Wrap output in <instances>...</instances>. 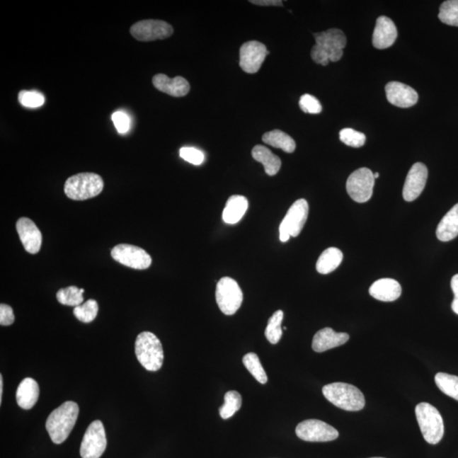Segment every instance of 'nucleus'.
Returning a JSON list of instances; mask_svg holds the SVG:
<instances>
[{
    "instance_id": "nucleus-1",
    "label": "nucleus",
    "mask_w": 458,
    "mask_h": 458,
    "mask_svg": "<svg viewBox=\"0 0 458 458\" xmlns=\"http://www.w3.org/2000/svg\"><path fill=\"white\" fill-rule=\"evenodd\" d=\"M316 45L311 51V59L316 64L327 66L329 62H336L343 57L346 37L340 29L332 28L314 34Z\"/></svg>"
},
{
    "instance_id": "nucleus-2",
    "label": "nucleus",
    "mask_w": 458,
    "mask_h": 458,
    "mask_svg": "<svg viewBox=\"0 0 458 458\" xmlns=\"http://www.w3.org/2000/svg\"><path fill=\"white\" fill-rule=\"evenodd\" d=\"M79 414V405L74 401H66L50 414L46 421V430L55 444L65 442L74 430Z\"/></svg>"
},
{
    "instance_id": "nucleus-3",
    "label": "nucleus",
    "mask_w": 458,
    "mask_h": 458,
    "mask_svg": "<svg viewBox=\"0 0 458 458\" xmlns=\"http://www.w3.org/2000/svg\"><path fill=\"white\" fill-rule=\"evenodd\" d=\"M325 398L337 408L357 412L365 406V397L360 389L353 384L346 383H333L323 388Z\"/></svg>"
},
{
    "instance_id": "nucleus-4",
    "label": "nucleus",
    "mask_w": 458,
    "mask_h": 458,
    "mask_svg": "<svg viewBox=\"0 0 458 458\" xmlns=\"http://www.w3.org/2000/svg\"><path fill=\"white\" fill-rule=\"evenodd\" d=\"M137 359L149 372L160 370L164 365V353L161 341L151 332H142L135 341Z\"/></svg>"
},
{
    "instance_id": "nucleus-5",
    "label": "nucleus",
    "mask_w": 458,
    "mask_h": 458,
    "mask_svg": "<svg viewBox=\"0 0 458 458\" xmlns=\"http://www.w3.org/2000/svg\"><path fill=\"white\" fill-rule=\"evenodd\" d=\"M104 188V181L100 175L83 173L68 178L64 191L74 200H85L93 198L101 194Z\"/></svg>"
},
{
    "instance_id": "nucleus-6",
    "label": "nucleus",
    "mask_w": 458,
    "mask_h": 458,
    "mask_svg": "<svg viewBox=\"0 0 458 458\" xmlns=\"http://www.w3.org/2000/svg\"><path fill=\"white\" fill-rule=\"evenodd\" d=\"M415 413L423 438L431 445L438 444L444 435V423L439 411L427 402H422L417 405Z\"/></svg>"
},
{
    "instance_id": "nucleus-7",
    "label": "nucleus",
    "mask_w": 458,
    "mask_h": 458,
    "mask_svg": "<svg viewBox=\"0 0 458 458\" xmlns=\"http://www.w3.org/2000/svg\"><path fill=\"white\" fill-rule=\"evenodd\" d=\"M243 299L242 290L233 278L222 277L217 282L216 299L222 314L228 316L236 314L242 305Z\"/></svg>"
},
{
    "instance_id": "nucleus-8",
    "label": "nucleus",
    "mask_w": 458,
    "mask_h": 458,
    "mask_svg": "<svg viewBox=\"0 0 458 458\" xmlns=\"http://www.w3.org/2000/svg\"><path fill=\"white\" fill-rule=\"evenodd\" d=\"M309 205L307 201L299 199L291 205L280 226V238L282 242L288 241L290 237H297L301 234L307 220Z\"/></svg>"
},
{
    "instance_id": "nucleus-9",
    "label": "nucleus",
    "mask_w": 458,
    "mask_h": 458,
    "mask_svg": "<svg viewBox=\"0 0 458 458\" xmlns=\"http://www.w3.org/2000/svg\"><path fill=\"white\" fill-rule=\"evenodd\" d=\"M374 181V173L370 169H358L350 175L346 182V190L354 201L365 203L371 199Z\"/></svg>"
},
{
    "instance_id": "nucleus-10",
    "label": "nucleus",
    "mask_w": 458,
    "mask_h": 458,
    "mask_svg": "<svg viewBox=\"0 0 458 458\" xmlns=\"http://www.w3.org/2000/svg\"><path fill=\"white\" fill-rule=\"evenodd\" d=\"M295 433L299 439L308 442H328L339 437V432L335 428L318 419L299 423Z\"/></svg>"
},
{
    "instance_id": "nucleus-11",
    "label": "nucleus",
    "mask_w": 458,
    "mask_h": 458,
    "mask_svg": "<svg viewBox=\"0 0 458 458\" xmlns=\"http://www.w3.org/2000/svg\"><path fill=\"white\" fill-rule=\"evenodd\" d=\"M107 446L104 425L101 420L93 421L85 432L80 454L83 458H100Z\"/></svg>"
},
{
    "instance_id": "nucleus-12",
    "label": "nucleus",
    "mask_w": 458,
    "mask_h": 458,
    "mask_svg": "<svg viewBox=\"0 0 458 458\" xmlns=\"http://www.w3.org/2000/svg\"><path fill=\"white\" fill-rule=\"evenodd\" d=\"M111 256L118 263L128 268L144 270L151 267L152 259L142 248L121 244L111 250Z\"/></svg>"
},
{
    "instance_id": "nucleus-13",
    "label": "nucleus",
    "mask_w": 458,
    "mask_h": 458,
    "mask_svg": "<svg viewBox=\"0 0 458 458\" xmlns=\"http://www.w3.org/2000/svg\"><path fill=\"white\" fill-rule=\"evenodd\" d=\"M130 33L139 41H155L166 40L172 36L173 28L164 21L144 20L132 25Z\"/></svg>"
},
{
    "instance_id": "nucleus-14",
    "label": "nucleus",
    "mask_w": 458,
    "mask_h": 458,
    "mask_svg": "<svg viewBox=\"0 0 458 458\" xmlns=\"http://www.w3.org/2000/svg\"><path fill=\"white\" fill-rule=\"evenodd\" d=\"M269 54L266 46L258 41L245 42L239 50V67L246 74H254L260 70Z\"/></svg>"
},
{
    "instance_id": "nucleus-15",
    "label": "nucleus",
    "mask_w": 458,
    "mask_h": 458,
    "mask_svg": "<svg viewBox=\"0 0 458 458\" xmlns=\"http://www.w3.org/2000/svg\"><path fill=\"white\" fill-rule=\"evenodd\" d=\"M428 179V169L425 164L417 162L411 168L403 187V198L413 201L418 198L425 190Z\"/></svg>"
},
{
    "instance_id": "nucleus-16",
    "label": "nucleus",
    "mask_w": 458,
    "mask_h": 458,
    "mask_svg": "<svg viewBox=\"0 0 458 458\" xmlns=\"http://www.w3.org/2000/svg\"><path fill=\"white\" fill-rule=\"evenodd\" d=\"M16 230L24 249L30 254H37L42 246V234L29 218L21 217L16 222Z\"/></svg>"
},
{
    "instance_id": "nucleus-17",
    "label": "nucleus",
    "mask_w": 458,
    "mask_h": 458,
    "mask_svg": "<svg viewBox=\"0 0 458 458\" xmlns=\"http://www.w3.org/2000/svg\"><path fill=\"white\" fill-rule=\"evenodd\" d=\"M387 100L400 108H409L417 104L418 94L413 88L399 82H391L385 86Z\"/></svg>"
},
{
    "instance_id": "nucleus-18",
    "label": "nucleus",
    "mask_w": 458,
    "mask_h": 458,
    "mask_svg": "<svg viewBox=\"0 0 458 458\" xmlns=\"http://www.w3.org/2000/svg\"><path fill=\"white\" fill-rule=\"evenodd\" d=\"M397 35V28L393 21L387 16H379L372 34V45L379 50L389 48L396 42Z\"/></svg>"
},
{
    "instance_id": "nucleus-19",
    "label": "nucleus",
    "mask_w": 458,
    "mask_h": 458,
    "mask_svg": "<svg viewBox=\"0 0 458 458\" xmlns=\"http://www.w3.org/2000/svg\"><path fill=\"white\" fill-rule=\"evenodd\" d=\"M349 339L348 333H337L331 328H325L316 333L312 340V349L316 353H324L345 344Z\"/></svg>"
},
{
    "instance_id": "nucleus-20",
    "label": "nucleus",
    "mask_w": 458,
    "mask_h": 458,
    "mask_svg": "<svg viewBox=\"0 0 458 458\" xmlns=\"http://www.w3.org/2000/svg\"><path fill=\"white\" fill-rule=\"evenodd\" d=\"M152 83L158 91L173 97L185 96L190 91V84L183 76L170 79L165 74H157L154 76Z\"/></svg>"
},
{
    "instance_id": "nucleus-21",
    "label": "nucleus",
    "mask_w": 458,
    "mask_h": 458,
    "mask_svg": "<svg viewBox=\"0 0 458 458\" xmlns=\"http://www.w3.org/2000/svg\"><path fill=\"white\" fill-rule=\"evenodd\" d=\"M370 294L379 301L391 302L401 297V286L393 278H381L372 285Z\"/></svg>"
},
{
    "instance_id": "nucleus-22",
    "label": "nucleus",
    "mask_w": 458,
    "mask_h": 458,
    "mask_svg": "<svg viewBox=\"0 0 458 458\" xmlns=\"http://www.w3.org/2000/svg\"><path fill=\"white\" fill-rule=\"evenodd\" d=\"M40 397V387L32 378H25L19 384L16 391V401L20 408L32 409Z\"/></svg>"
},
{
    "instance_id": "nucleus-23",
    "label": "nucleus",
    "mask_w": 458,
    "mask_h": 458,
    "mask_svg": "<svg viewBox=\"0 0 458 458\" xmlns=\"http://www.w3.org/2000/svg\"><path fill=\"white\" fill-rule=\"evenodd\" d=\"M458 235V203L444 216L436 229L439 241L448 242Z\"/></svg>"
},
{
    "instance_id": "nucleus-24",
    "label": "nucleus",
    "mask_w": 458,
    "mask_h": 458,
    "mask_svg": "<svg viewBox=\"0 0 458 458\" xmlns=\"http://www.w3.org/2000/svg\"><path fill=\"white\" fill-rule=\"evenodd\" d=\"M249 207L246 197L242 195H233L227 201L222 219L228 224H235L241 221Z\"/></svg>"
},
{
    "instance_id": "nucleus-25",
    "label": "nucleus",
    "mask_w": 458,
    "mask_h": 458,
    "mask_svg": "<svg viewBox=\"0 0 458 458\" xmlns=\"http://www.w3.org/2000/svg\"><path fill=\"white\" fill-rule=\"evenodd\" d=\"M251 155L256 161L263 165L265 172L268 176H275L280 170L281 160L280 157L275 155L267 147H263V145H256L252 149Z\"/></svg>"
},
{
    "instance_id": "nucleus-26",
    "label": "nucleus",
    "mask_w": 458,
    "mask_h": 458,
    "mask_svg": "<svg viewBox=\"0 0 458 458\" xmlns=\"http://www.w3.org/2000/svg\"><path fill=\"white\" fill-rule=\"evenodd\" d=\"M343 260V253L338 248L331 247L325 250L316 262V268L321 275H328L340 266Z\"/></svg>"
},
{
    "instance_id": "nucleus-27",
    "label": "nucleus",
    "mask_w": 458,
    "mask_h": 458,
    "mask_svg": "<svg viewBox=\"0 0 458 458\" xmlns=\"http://www.w3.org/2000/svg\"><path fill=\"white\" fill-rule=\"evenodd\" d=\"M263 140L265 144L271 145L275 148L281 149L286 153L294 152L295 147H297L294 140L281 130H276L266 132L263 136Z\"/></svg>"
},
{
    "instance_id": "nucleus-28",
    "label": "nucleus",
    "mask_w": 458,
    "mask_h": 458,
    "mask_svg": "<svg viewBox=\"0 0 458 458\" xmlns=\"http://www.w3.org/2000/svg\"><path fill=\"white\" fill-rule=\"evenodd\" d=\"M435 384L444 394L458 401V377L438 372L435 378Z\"/></svg>"
},
{
    "instance_id": "nucleus-29",
    "label": "nucleus",
    "mask_w": 458,
    "mask_h": 458,
    "mask_svg": "<svg viewBox=\"0 0 458 458\" xmlns=\"http://www.w3.org/2000/svg\"><path fill=\"white\" fill-rule=\"evenodd\" d=\"M84 289H79L76 286L67 287L59 290L57 294V301L62 305L78 307L84 302Z\"/></svg>"
},
{
    "instance_id": "nucleus-30",
    "label": "nucleus",
    "mask_w": 458,
    "mask_h": 458,
    "mask_svg": "<svg viewBox=\"0 0 458 458\" xmlns=\"http://www.w3.org/2000/svg\"><path fill=\"white\" fill-rule=\"evenodd\" d=\"M241 406L242 397L241 394L235 391L227 392L224 396V404L219 409L221 418L229 419L233 417L241 409Z\"/></svg>"
},
{
    "instance_id": "nucleus-31",
    "label": "nucleus",
    "mask_w": 458,
    "mask_h": 458,
    "mask_svg": "<svg viewBox=\"0 0 458 458\" xmlns=\"http://www.w3.org/2000/svg\"><path fill=\"white\" fill-rule=\"evenodd\" d=\"M282 319H284V311L278 310L268 320V326L266 331H265V336L273 345H276L281 339Z\"/></svg>"
},
{
    "instance_id": "nucleus-32",
    "label": "nucleus",
    "mask_w": 458,
    "mask_h": 458,
    "mask_svg": "<svg viewBox=\"0 0 458 458\" xmlns=\"http://www.w3.org/2000/svg\"><path fill=\"white\" fill-rule=\"evenodd\" d=\"M244 365L247 370L251 372L252 376L258 381L259 383L265 384L268 382V376L265 372L260 359L256 353H248L243 357Z\"/></svg>"
},
{
    "instance_id": "nucleus-33",
    "label": "nucleus",
    "mask_w": 458,
    "mask_h": 458,
    "mask_svg": "<svg viewBox=\"0 0 458 458\" xmlns=\"http://www.w3.org/2000/svg\"><path fill=\"white\" fill-rule=\"evenodd\" d=\"M439 19L443 23L458 27V0H447L440 7Z\"/></svg>"
},
{
    "instance_id": "nucleus-34",
    "label": "nucleus",
    "mask_w": 458,
    "mask_h": 458,
    "mask_svg": "<svg viewBox=\"0 0 458 458\" xmlns=\"http://www.w3.org/2000/svg\"><path fill=\"white\" fill-rule=\"evenodd\" d=\"M98 311V305L96 299H88L82 305L76 307L74 314L81 322L88 324L96 319Z\"/></svg>"
},
{
    "instance_id": "nucleus-35",
    "label": "nucleus",
    "mask_w": 458,
    "mask_h": 458,
    "mask_svg": "<svg viewBox=\"0 0 458 458\" xmlns=\"http://www.w3.org/2000/svg\"><path fill=\"white\" fill-rule=\"evenodd\" d=\"M341 142L353 148H360L366 143V136L361 132H357L353 128H344L340 132Z\"/></svg>"
},
{
    "instance_id": "nucleus-36",
    "label": "nucleus",
    "mask_w": 458,
    "mask_h": 458,
    "mask_svg": "<svg viewBox=\"0 0 458 458\" xmlns=\"http://www.w3.org/2000/svg\"><path fill=\"white\" fill-rule=\"evenodd\" d=\"M18 100L21 105L28 108H38L45 104V98L40 92L37 91H21Z\"/></svg>"
},
{
    "instance_id": "nucleus-37",
    "label": "nucleus",
    "mask_w": 458,
    "mask_h": 458,
    "mask_svg": "<svg viewBox=\"0 0 458 458\" xmlns=\"http://www.w3.org/2000/svg\"><path fill=\"white\" fill-rule=\"evenodd\" d=\"M303 113L310 114H319L322 111V105L318 98L311 96V94H304L299 102Z\"/></svg>"
},
{
    "instance_id": "nucleus-38",
    "label": "nucleus",
    "mask_w": 458,
    "mask_h": 458,
    "mask_svg": "<svg viewBox=\"0 0 458 458\" xmlns=\"http://www.w3.org/2000/svg\"><path fill=\"white\" fill-rule=\"evenodd\" d=\"M179 155L184 161L195 166L202 164L205 160L203 152L193 147H183L179 151Z\"/></svg>"
},
{
    "instance_id": "nucleus-39",
    "label": "nucleus",
    "mask_w": 458,
    "mask_h": 458,
    "mask_svg": "<svg viewBox=\"0 0 458 458\" xmlns=\"http://www.w3.org/2000/svg\"><path fill=\"white\" fill-rule=\"evenodd\" d=\"M111 119L119 134H124L130 130L131 121L127 113L123 111H115L111 115Z\"/></svg>"
},
{
    "instance_id": "nucleus-40",
    "label": "nucleus",
    "mask_w": 458,
    "mask_h": 458,
    "mask_svg": "<svg viewBox=\"0 0 458 458\" xmlns=\"http://www.w3.org/2000/svg\"><path fill=\"white\" fill-rule=\"evenodd\" d=\"M15 322V315L13 309L6 304L0 305V324L2 326H10Z\"/></svg>"
},
{
    "instance_id": "nucleus-41",
    "label": "nucleus",
    "mask_w": 458,
    "mask_h": 458,
    "mask_svg": "<svg viewBox=\"0 0 458 458\" xmlns=\"http://www.w3.org/2000/svg\"><path fill=\"white\" fill-rule=\"evenodd\" d=\"M251 4L261 6H282V2L280 0H251Z\"/></svg>"
},
{
    "instance_id": "nucleus-42",
    "label": "nucleus",
    "mask_w": 458,
    "mask_h": 458,
    "mask_svg": "<svg viewBox=\"0 0 458 458\" xmlns=\"http://www.w3.org/2000/svg\"><path fill=\"white\" fill-rule=\"evenodd\" d=\"M451 286L455 298L458 299V275L453 276L452 278Z\"/></svg>"
},
{
    "instance_id": "nucleus-43",
    "label": "nucleus",
    "mask_w": 458,
    "mask_h": 458,
    "mask_svg": "<svg viewBox=\"0 0 458 458\" xmlns=\"http://www.w3.org/2000/svg\"><path fill=\"white\" fill-rule=\"evenodd\" d=\"M452 308L453 311L458 315V299L454 298V299H453Z\"/></svg>"
},
{
    "instance_id": "nucleus-44",
    "label": "nucleus",
    "mask_w": 458,
    "mask_h": 458,
    "mask_svg": "<svg viewBox=\"0 0 458 458\" xmlns=\"http://www.w3.org/2000/svg\"><path fill=\"white\" fill-rule=\"evenodd\" d=\"M3 388H4L3 376L1 374L0 375V404L2 403Z\"/></svg>"
},
{
    "instance_id": "nucleus-45",
    "label": "nucleus",
    "mask_w": 458,
    "mask_h": 458,
    "mask_svg": "<svg viewBox=\"0 0 458 458\" xmlns=\"http://www.w3.org/2000/svg\"><path fill=\"white\" fill-rule=\"evenodd\" d=\"M374 177L375 179L378 178L379 177V173H374Z\"/></svg>"
},
{
    "instance_id": "nucleus-46",
    "label": "nucleus",
    "mask_w": 458,
    "mask_h": 458,
    "mask_svg": "<svg viewBox=\"0 0 458 458\" xmlns=\"http://www.w3.org/2000/svg\"><path fill=\"white\" fill-rule=\"evenodd\" d=\"M372 458H384V457H372Z\"/></svg>"
}]
</instances>
